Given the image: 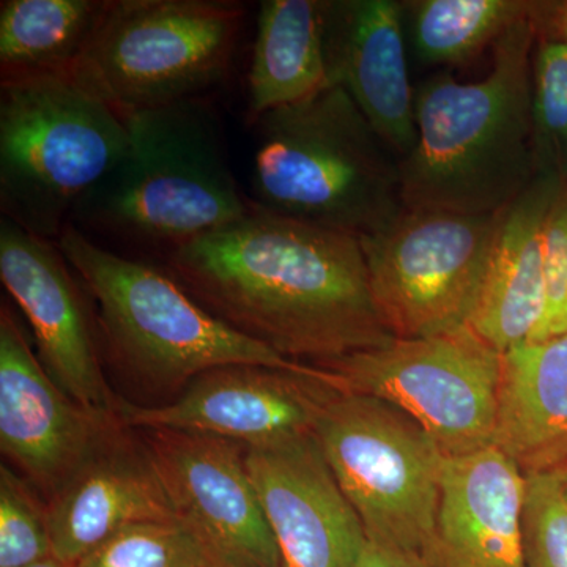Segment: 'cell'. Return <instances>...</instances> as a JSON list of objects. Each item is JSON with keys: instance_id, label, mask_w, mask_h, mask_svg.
<instances>
[{"instance_id": "obj_3", "label": "cell", "mask_w": 567, "mask_h": 567, "mask_svg": "<svg viewBox=\"0 0 567 567\" xmlns=\"http://www.w3.org/2000/svg\"><path fill=\"white\" fill-rule=\"evenodd\" d=\"M128 147L74 207L70 223L87 234L173 251L241 218L221 128L203 99L123 115Z\"/></svg>"}, {"instance_id": "obj_10", "label": "cell", "mask_w": 567, "mask_h": 567, "mask_svg": "<svg viewBox=\"0 0 567 567\" xmlns=\"http://www.w3.org/2000/svg\"><path fill=\"white\" fill-rule=\"evenodd\" d=\"M499 213L405 208L385 229L360 238L377 308L394 338H431L466 327Z\"/></svg>"}, {"instance_id": "obj_4", "label": "cell", "mask_w": 567, "mask_h": 567, "mask_svg": "<svg viewBox=\"0 0 567 567\" xmlns=\"http://www.w3.org/2000/svg\"><path fill=\"white\" fill-rule=\"evenodd\" d=\"M254 125L259 140L248 199L257 207L358 238L405 210L401 159L339 85Z\"/></svg>"}, {"instance_id": "obj_30", "label": "cell", "mask_w": 567, "mask_h": 567, "mask_svg": "<svg viewBox=\"0 0 567 567\" xmlns=\"http://www.w3.org/2000/svg\"><path fill=\"white\" fill-rule=\"evenodd\" d=\"M29 567H76L73 565H66V563L61 561V559L51 557L48 559H43V561L35 563V565Z\"/></svg>"}, {"instance_id": "obj_29", "label": "cell", "mask_w": 567, "mask_h": 567, "mask_svg": "<svg viewBox=\"0 0 567 567\" xmlns=\"http://www.w3.org/2000/svg\"><path fill=\"white\" fill-rule=\"evenodd\" d=\"M357 567H436L427 559L416 557V555L405 554V551L394 550L377 546L374 543L365 544L363 555Z\"/></svg>"}, {"instance_id": "obj_1", "label": "cell", "mask_w": 567, "mask_h": 567, "mask_svg": "<svg viewBox=\"0 0 567 567\" xmlns=\"http://www.w3.org/2000/svg\"><path fill=\"white\" fill-rule=\"evenodd\" d=\"M197 303L275 352L320 365L393 341L360 238L249 203L241 218L166 252Z\"/></svg>"}, {"instance_id": "obj_26", "label": "cell", "mask_w": 567, "mask_h": 567, "mask_svg": "<svg viewBox=\"0 0 567 567\" xmlns=\"http://www.w3.org/2000/svg\"><path fill=\"white\" fill-rule=\"evenodd\" d=\"M525 476L524 566L567 567V464Z\"/></svg>"}, {"instance_id": "obj_21", "label": "cell", "mask_w": 567, "mask_h": 567, "mask_svg": "<svg viewBox=\"0 0 567 567\" xmlns=\"http://www.w3.org/2000/svg\"><path fill=\"white\" fill-rule=\"evenodd\" d=\"M330 0H264L248 73V121L330 87Z\"/></svg>"}, {"instance_id": "obj_12", "label": "cell", "mask_w": 567, "mask_h": 567, "mask_svg": "<svg viewBox=\"0 0 567 567\" xmlns=\"http://www.w3.org/2000/svg\"><path fill=\"white\" fill-rule=\"evenodd\" d=\"M339 388L331 372L284 371L265 365H224L197 375L169 404L118 401L132 429H173L233 440L246 447L312 434Z\"/></svg>"}, {"instance_id": "obj_27", "label": "cell", "mask_w": 567, "mask_h": 567, "mask_svg": "<svg viewBox=\"0 0 567 567\" xmlns=\"http://www.w3.org/2000/svg\"><path fill=\"white\" fill-rule=\"evenodd\" d=\"M546 312L535 341L551 338L567 306V183H561L544 224Z\"/></svg>"}, {"instance_id": "obj_25", "label": "cell", "mask_w": 567, "mask_h": 567, "mask_svg": "<svg viewBox=\"0 0 567 567\" xmlns=\"http://www.w3.org/2000/svg\"><path fill=\"white\" fill-rule=\"evenodd\" d=\"M51 557L47 499L10 465H0V567H29Z\"/></svg>"}, {"instance_id": "obj_9", "label": "cell", "mask_w": 567, "mask_h": 567, "mask_svg": "<svg viewBox=\"0 0 567 567\" xmlns=\"http://www.w3.org/2000/svg\"><path fill=\"white\" fill-rule=\"evenodd\" d=\"M338 388L390 402L412 416L445 456L494 445L503 354L468 327L328 361Z\"/></svg>"}, {"instance_id": "obj_6", "label": "cell", "mask_w": 567, "mask_h": 567, "mask_svg": "<svg viewBox=\"0 0 567 567\" xmlns=\"http://www.w3.org/2000/svg\"><path fill=\"white\" fill-rule=\"evenodd\" d=\"M128 147L121 115L69 76L3 82L0 89L2 218L58 241L71 213Z\"/></svg>"}, {"instance_id": "obj_20", "label": "cell", "mask_w": 567, "mask_h": 567, "mask_svg": "<svg viewBox=\"0 0 567 567\" xmlns=\"http://www.w3.org/2000/svg\"><path fill=\"white\" fill-rule=\"evenodd\" d=\"M494 445L525 475L567 464V334L503 353Z\"/></svg>"}, {"instance_id": "obj_8", "label": "cell", "mask_w": 567, "mask_h": 567, "mask_svg": "<svg viewBox=\"0 0 567 567\" xmlns=\"http://www.w3.org/2000/svg\"><path fill=\"white\" fill-rule=\"evenodd\" d=\"M331 472L369 543L439 567L436 513L445 454L398 406L339 390L315 427Z\"/></svg>"}, {"instance_id": "obj_16", "label": "cell", "mask_w": 567, "mask_h": 567, "mask_svg": "<svg viewBox=\"0 0 567 567\" xmlns=\"http://www.w3.org/2000/svg\"><path fill=\"white\" fill-rule=\"evenodd\" d=\"M48 506L52 557L73 566L130 525L177 520L140 432L123 421Z\"/></svg>"}, {"instance_id": "obj_23", "label": "cell", "mask_w": 567, "mask_h": 567, "mask_svg": "<svg viewBox=\"0 0 567 567\" xmlns=\"http://www.w3.org/2000/svg\"><path fill=\"white\" fill-rule=\"evenodd\" d=\"M413 11V47L427 65L457 66L475 61L517 21L532 13L527 0H420Z\"/></svg>"}, {"instance_id": "obj_19", "label": "cell", "mask_w": 567, "mask_h": 567, "mask_svg": "<svg viewBox=\"0 0 567 567\" xmlns=\"http://www.w3.org/2000/svg\"><path fill=\"white\" fill-rule=\"evenodd\" d=\"M561 181L537 174L499 213L494 245L466 327L496 352L535 341L546 312L544 224Z\"/></svg>"}, {"instance_id": "obj_31", "label": "cell", "mask_w": 567, "mask_h": 567, "mask_svg": "<svg viewBox=\"0 0 567 567\" xmlns=\"http://www.w3.org/2000/svg\"><path fill=\"white\" fill-rule=\"evenodd\" d=\"M559 334H567V306H566L565 316H563L561 322H559L557 331H555L554 336H559ZM554 336H551V338H554Z\"/></svg>"}, {"instance_id": "obj_14", "label": "cell", "mask_w": 567, "mask_h": 567, "mask_svg": "<svg viewBox=\"0 0 567 567\" xmlns=\"http://www.w3.org/2000/svg\"><path fill=\"white\" fill-rule=\"evenodd\" d=\"M71 271L55 241L2 218L0 278L31 323L40 363L78 404L117 413L121 399L104 379L95 324L84 298L87 290Z\"/></svg>"}, {"instance_id": "obj_24", "label": "cell", "mask_w": 567, "mask_h": 567, "mask_svg": "<svg viewBox=\"0 0 567 567\" xmlns=\"http://www.w3.org/2000/svg\"><path fill=\"white\" fill-rule=\"evenodd\" d=\"M76 567H213L178 520L142 522L114 533Z\"/></svg>"}, {"instance_id": "obj_18", "label": "cell", "mask_w": 567, "mask_h": 567, "mask_svg": "<svg viewBox=\"0 0 567 567\" xmlns=\"http://www.w3.org/2000/svg\"><path fill=\"white\" fill-rule=\"evenodd\" d=\"M525 486L527 476L498 446L446 456L436 513L439 567H525Z\"/></svg>"}, {"instance_id": "obj_7", "label": "cell", "mask_w": 567, "mask_h": 567, "mask_svg": "<svg viewBox=\"0 0 567 567\" xmlns=\"http://www.w3.org/2000/svg\"><path fill=\"white\" fill-rule=\"evenodd\" d=\"M244 17L219 0H111L69 78L121 117L203 99L229 74Z\"/></svg>"}, {"instance_id": "obj_2", "label": "cell", "mask_w": 567, "mask_h": 567, "mask_svg": "<svg viewBox=\"0 0 567 567\" xmlns=\"http://www.w3.org/2000/svg\"><path fill=\"white\" fill-rule=\"evenodd\" d=\"M532 13L494 44L487 76L429 78L415 91L416 144L401 159L406 210L498 213L537 175Z\"/></svg>"}, {"instance_id": "obj_11", "label": "cell", "mask_w": 567, "mask_h": 567, "mask_svg": "<svg viewBox=\"0 0 567 567\" xmlns=\"http://www.w3.org/2000/svg\"><path fill=\"white\" fill-rule=\"evenodd\" d=\"M162 477L175 517L213 567H284L248 468L233 440L136 429Z\"/></svg>"}, {"instance_id": "obj_22", "label": "cell", "mask_w": 567, "mask_h": 567, "mask_svg": "<svg viewBox=\"0 0 567 567\" xmlns=\"http://www.w3.org/2000/svg\"><path fill=\"white\" fill-rule=\"evenodd\" d=\"M111 0H3L0 74L3 82L70 76Z\"/></svg>"}, {"instance_id": "obj_5", "label": "cell", "mask_w": 567, "mask_h": 567, "mask_svg": "<svg viewBox=\"0 0 567 567\" xmlns=\"http://www.w3.org/2000/svg\"><path fill=\"white\" fill-rule=\"evenodd\" d=\"M55 244L99 308L96 327L112 361L142 385L185 390L197 375L224 365L317 369L234 330L169 271L95 244L73 223Z\"/></svg>"}, {"instance_id": "obj_13", "label": "cell", "mask_w": 567, "mask_h": 567, "mask_svg": "<svg viewBox=\"0 0 567 567\" xmlns=\"http://www.w3.org/2000/svg\"><path fill=\"white\" fill-rule=\"evenodd\" d=\"M121 424L118 413L85 409L51 379L33 353L24 328L3 301L0 450L11 468L48 503Z\"/></svg>"}, {"instance_id": "obj_28", "label": "cell", "mask_w": 567, "mask_h": 567, "mask_svg": "<svg viewBox=\"0 0 567 567\" xmlns=\"http://www.w3.org/2000/svg\"><path fill=\"white\" fill-rule=\"evenodd\" d=\"M532 20L540 43L567 47V0L533 2Z\"/></svg>"}, {"instance_id": "obj_17", "label": "cell", "mask_w": 567, "mask_h": 567, "mask_svg": "<svg viewBox=\"0 0 567 567\" xmlns=\"http://www.w3.org/2000/svg\"><path fill=\"white\" fill-rule=\"evenodd\" d=\"M404 11L394 0H330L328 10L331 84L349 93L399 159L416 144Z\"/></svg>"}, {"instance_id": "obj_15", "label": "cell", "mask_w": 567, "mask_h": 567, "mask_svg": "<svg viewBox=\"0 0 567 567\" xmlns=\"http://www.w3.org/2000/svg\"><path fill=\"white\" fill-rule=\"evenodd\" d=\"M245 461L284 567L358 566L368 536L315 432L246 447Z\"/></svg>"}]
</instances>
